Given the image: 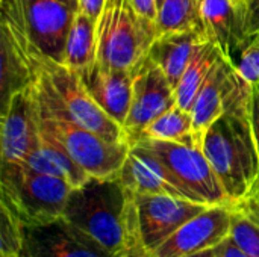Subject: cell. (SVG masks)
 I'll list each match as a JSON object with an SVG mask.
<instances>
[{
    "mask_svg": "<svg viewBox=\"0 0 259 257\" xmlns=\"http://www.w3.org/2000/svg\"><path fill=\"white\" fill-rule=\"evenodd\" d=\"M134 195L141 245L150 254L208 204L173 195Z\"/></svg>",
    "mask_w": 259,
    "mask_h": 257,
    "instance_id": "10",
    "label": "cell"
},
{
    "mask_svg": "<svg viewBox=\"0 0 259 257\" xmlns=\"http://www.w3.org/2000/svg\"><path fill=\"white\" fill-rule=\"evenodd\" d=\"M158 36L155 23L143 18L132 0H106L96 29V61L132 68Z\"/></svg>",
    "mask_w": 259,
    "mask_h": 257,
    "instance_id": "6",
    "label": "cell"
},
{
    "mask_svg": "<svg viewBox=\"0 0 259 257\" xmlns=\"http://www.w3.org/2000/svg\"><path fill=\"white\" fill-rule=\"evenodd\" d=\"M250 36H255L256 39H259V33H256V35H250Z\"/></svg>",
    "mask_w": 259,
    "mask_h": 257,
    "instance_id": "33",
    "label": "cell"
},
{
    "mask_svg": "<svg viewBox=\"0 0 259 257\" xmlns=\"http://www.w3.org/2000/svg\"><path fill=\"white\" fill-rule=\"evenodd\" d=\"M232 241L247 257H259V192L256 195L231 204Z\"/></svg>",
    "mask_w": 259,
    "mask_h": 257,
    "instance_id": "22",
    "label": "cell"
},
{
    "mask_svg": "<svg viewBox=\"0 0 259 257\" xmlns=\"http://www.w3.org/2000/svg\"><path fill=\"white\" fill-rule=\"evenodd\" d=\"M106 0H77V9L91 17L93 20L99 21L103 6Z\"/></svg>",
    "mask_w": 259,
    "mask_h": 257,
    "instance_id": "29",
    "label": "cell"
},
{
    "mask_svg": "<svg viewBox=\"0 0 259 257\" xmlns=\"http://www.w3.org/2000/svg\"><path fill=\"white\" fill-rule=\"evenodd\" d=\"M205 39L208 38L203 29H190L158 35L147 55L164 71L176 89V85L188 67L197 45Z\"/></svg>",
    "mask_w": 259,
    "mask_h": 257,
    "instance_id": "17",
    "label": "cell"
},
{
    "mask_svg": "<svg viewBox=\"0 0 259 257\" xmlns=\"http://www.w3.org/2000/svg\"><path fill=\"white\" fill-rule=\"evenodd\" d=\"M62 217L114 256L144 250L137 227L134 195L118 177H90L73 188Z\"/></svg>",
    "mask_w": 259,
    "mask_h": 257,
    "instance_id": "1",
    "label": "cell"
},
{
    "mask_svg": "<svg viewBox=\"0 0 259 257\" xmlns=\"http://www.w3.org/2000/svg\"><path fill=\"white\" fill-rule=\"evenodd\" d=\"M132 5L143 18H146V20L156 24V20H158V0H132Z\"/></svg>",
    "mask_w": 259,
    "mask_h": 257,
    "instance_id": "27",
    "label": "cell"
},
{
    "mask_svg": "<svg viewBox=\"0 0 259 257\" xmlns=\"http://www.w3.org/2000/svg\"><path fill=\"white\" fill-rule=\"evenodd\" d=\"M232 64L249 85H259V39L255 36H247Z\"/></svg>",
    "mask_w": 259,
    "mask_h": 257,
    "instance_id": "25",
    "label": "cell"
},
{
    "mask_svg": "<svg viewBox=\"0 0 259 257\" xmlns=\"http://www.w3.org/2000/svg\"><path fill=\"white\" fill-rule=\"evenodd\" d=\"M217 257H247L229 236L217 247Z\"/></svg>",
    "mask_w": 259,
    "mask_h": 257,
    "instance_id": "30",
    "label": "cell"
},
{
    "mask_svg": "<svg viewBox=\"0 0 259 257\" xmlns=\"http://www.w3.org/2000/svg\"><path fill=\"white\" fill-rule=\"evenodd\" d=\"M202 150L231 204L259 192V151L250 108L225 112L206 132Z\"/></svg>",
    "mask_w": 259,
    "mask_h": 257,
    "instance_id": "2",
    "label": "cell"
},
{
    "mask_svg": "<svg viewBox=\"0 0 259 257\" xmlns=\"http://www.w3.org/2000/svg\"><path fill=\"white\" fill-rule=\"evenodd\" d=\"M222 58L223 56L220 50L209 39H205L197 45L188 67L185 68L179 83L176 85V103L182 109L191 111L197 94L200 92L211 71Z\"/></svg>",
    "mask_w": 259,
    "mask_h": 257,
    "instance_id": "18",
    "label": "cell"
},
{
    "mask_svg": "<svg viewBox=\"0 0 259 257\" xmlns=\"http://www.w3.org/2000/svg\"><path fill=\"white\" fill-rule=\"evenodd\" d=\"M158 35L203 29L197 0H162L158 6Z\"/></svg>",
    "mask_w": 259,
    "mask_h": 257,
    "instance_id": "23",
    "label": "cell"
},
{
    "mask_svg": "<svg viewBox=\"0 0 259 257\" xmlns=\"http://www.w3.org/2000/svg\"><path fill=\"white\" fill-rule=\"evenodd\" d=\"M39 142L32 83L11 94L2 106V164H23Z\"/></svg>",
    "mask_w": 259,
    "mask_h": 257,
    "instance_id": "12",
    "label": "cell"
},
{
    "mask_svg": "<svg viewBox=\"0 0 259 257\" xmlns=\"http://www.w3.org/2000/svg\"><path fill=\"white\" fill-rule=\"evenodd\" d=\"M77 73L96 103L123 127L132 101L131 68L111 67L94 59Z\"/></svg>",
    "mask_w": 259,
    "mask_h": 257,
    "instance_id": "15",
    "label": "cell"
},
{
    "mask_svg": "<svg viewBox=\"0 0 259 257\" xmlns=\"http://www.w3.org/2000/svg\"><path fill=\"white\" fill-rule=\"evenodd\" d=\"M161 2H162V0H158V6H159V3H161Z\"/></svg>",
    "mask_w": 259,
    "mask_h": 257,
    "instance_id": "34",
    "label": "cell"
},
{
    "mask_svg": "<svg viewBox=\"0 0 259 257\" xmlns=\"http://www.w3.org/2000/svg\"><path fill=\"white\" fill-rule=\"evenodd\" d=\"M58 2H61V3L73 8V9H77V0H58Z\"/></svg>",
    "mask_w": 259,
    "mask_h": 257,
    "instance_id": "32",
    "label": "cell"
},
{
    "mask_svg": "<svg viewBox=\"0 0 259 257\" xmlns=\"http://www.w3.org/2000/svg\"><path fill=\"white\" fill-rule=\"evenodd\" d=\"M0 8L15 15L41 56L64 62L67 36L77 9L58 0H0Z\"/></svg>",
    "mask_w": 259,
    "mask_h": 257,
    "instance_id": "8",
    "label": "cell"
},
{
    "mask_svg": "<svg viewBox=\"0 0 259 257\" xmlns=\"http://www.w3.org/2000/svg\"><path fill=\"white\" fill-rule=\"evenodd\" d=\"M118 179L123 186L135 195H173L197 201L178 182L164 162L140 144L131 145Z\"/></svg>",
    "mask_w": 259,
    "mask_h": 257,
    "instance_id": "14",
    "label": "cell"
},
{
    "mask_svg": "<svg viewBox=\"0 0 259 257\" xmlns=\"http://www.w3.org/2000/svg\"><path fill=\"white\" fill-rule=\"evenodd\" d=\"M250 123L259 151V85L252 88V103H250Z\"/></svg>",
    "mask_w": 259,
    "mask_h": 257,
    "instance_id": "28",
    "label": "cell"
},
{
    "mask_svg": "<svg viewBox=\"0 0 259 257\" xmlns=\"http://www.w3.org/2000/svg\"><path fill=\"white\" fill-rule=\"evenodd\" d=\"M140 139L170 141V142L194 145L191 112L182 109L176 103L168 111H165L164 114L156 117L152 123H149L132 144H135Z\"/></svg>",
    "mask_w": 259,
    "mask_h": 257,
    "instance_id": "21",
    "label": "cell"
},
{
    "mask_svg": "<svg viewBox=\"0 0 259 257\" xmlns=\"http://www.w3.org/2000/svg\"><path fill=\"white\" fill-rule=\"evenodd\" d=\"M23 248V224L5 208H2L0 256L20 257Z\"/></svg>",
    "mask_w": 259,
    "mask_h": 257,
    "instance_id": "24",
    "label": "cell"
},
{
    "mask_svg": "<svg viewBox=\"0 0 259 257\" xmlns=\"http://www.w3.org/2000/svg\"><path fill=\"white\" fill-rule=\"evenodd\" d=\"M23 165L32 171L67 180L73 188L85 183L90 176L61 148L41 139L39 145L24 159Z\"/></svg>",
    "mask_w": 259,
    "mask_h": 257,
    "instance_id": "19",
    "label": "cell"
},
{
    "mask_svg": "<svg viewBox=\"0 0 259 257\" xmlns=\"http://www.w3.org/2000/svg\"><path fill=\"white\" fill-rule=\"evenodd\" d=\"M206 38L222 56L234 61L247 39L241 0H197Z\"/></svg>",
    "mask_w": 259,
    "mask_h": 257,
    "instance_id": "16",
    "label": "cell"
},
{
    "mask_svg": "<svg viewBox=\"0 0 259 257\" xmlns=\"http://www.w3.org/2000/svg\"><path fill=\"white\" fill-rule=\"evenodd\" d=\"M247 36L259 33V0H241Z\"/></svg>",
    "mask_w": 259,
    "mask_h": 257,
    "instance_id": "26",
    "label": "cell"
},
{
    "mask_svg": "<svg viewBox=\"0 0 259 257\" xmlns=\"http://www.w3.org/2000/svg\"><path fill=\"white\" fill-rule=\"evenodd\" d=\"M71 189L67 180L32 171L23 164H2V208L23 226H38L61 218Z\"/></svg>",
    "mask_w": 259,
    "mask_h": 257,
    "instance_id": "5",
    "label": "cell"
},
{
    "mask_svg": "<svg viewBox=\"0 0 259 257\" xmlns=\"http://www.w3.org/2000/svg\"><path fill=\"white\" fill-rule=\"evenodd\" d=\"M33 91L46 106L73 123L111 142H127L123 127L96 103L76 70L39 56Z\"/></svg>",
    "mask_w": 259,
    "mask_h": 257,
    "instance_id": "3",
    "label": "cell"
},
{
    "mask_svg": "<svg viewBox=\"0 0 259 257\" xmlns=\"http://www.w3.org/2000/svg\"><path fill=\"white\" fill-rule=\"evenodd\" d=\"M147 257H153V254H150V256H147Z\"/></svg>",
    "mask_w": 259,
    "mask_h": 257,
    "instance_id": "35",
    "label": "cell"
},
{
    "mask_svg": "<svg viewBox=\"0 0 259 257\" xmlns=\"http://www.w3.org/2000/svg\"><path fill=\"white\" fill-rule=\"evenodd\" d=\"M96 29L97 21L77 9L65 42V55L62 62L64 65L79 71L94 62Z\"/></svg>",
    "mask_w": 259,
    "mask_h": 257,
    "instance_id": "20",
    "label": "cell"
},
{
    "mask_svg": "<svg viewBox=\"0 0 259 257\" xmlns=\"http://www.w3.org/2000/svg\"><path fill=\"white\" fill-rule=\"evenodd\" d=\"M35 106L39 136L42 141L64 150L90 177H118L131 151L129 142H111L102 138L100 135L73 123L62 114L55 112L36 95Z\"/></svg>",
    "mask_w": 259,
    "mask_h": 257,
    "instance_id": "4",
    "label": "cell"
},
{
    "mask_svg": "<svg viewBox=\"0 0 259 257\" xmlns=\"http://www.w3.org/2000/svg\"><path fill=\"white\" fill-rule=\"evenodd\" d=\"M132 101L123 124L129 144L156 117L176 105V89L164 71L146 55L132 68Z\"/></svg>",
    "mask_w": 259,
    "mask_h": 257,
    "instance_id": "9",
    "label": "cell"
},
{
    "mask_svg": "<svg viewBox=\"0 0 259 257\" xmlns=\"http://www.w3.org/2000/svg\"><path fill=\"white\" fill-rule=\"evenodd\" d=\"M231 227V204L208 206L159 245L153 257H187L219 247L229 238Z\"/></svg>",
    "mask_w": 259,
    "mask_h": 257,
    "instance_id": "13",
    "label": "cell"
},
{
    "mask_svg": "<svg viewBox=\"0 0 259 257\" xmlns=\"http://www.w3.org/2000/svg\"><path fill=\"white\" fill-rule=\"evenodd\" d=\"M20 257L117 256L61 217L38 226H23V248Z\"/></svg>",
    "mask_w": 259,
    "mask_h": 257,
    "instance_id": "11",
    "label": "cell"
},
{
    "mask_svg": "<svg viewBox=\"0 0 259 257\" xmlns=\"http://www.w3.org/2000/svg\"><path fill=\"white\" fill-rule=\"evenodd\" d=\"M135 144L143 145L161 162H164V165L171 171L178 182L199 203L208 206L231 204L215 171L212 170L202 148L181 142L155 139H140Z\"/></svg>",
    "mask_w": 259,
    "mask_h": 257,
    "instance_id": "7",
    "label": "cell"
},
{
    "mask_svg": "<svg viewBox=\"0 0 259 257\" xmlns=\"http://www.w3.org/2000/svg\"><path fill=\"white\" fill-rule=\"evenodd\" d=\"M187 257H217V247L214 248H209V250H205V251H200V253H196V254H191V256Z\"/></svg>",
    "mask_w": 259,
    "mask_h": 257,
    "instance_id": "31",
    "label": "cell"
}]
</instances>
